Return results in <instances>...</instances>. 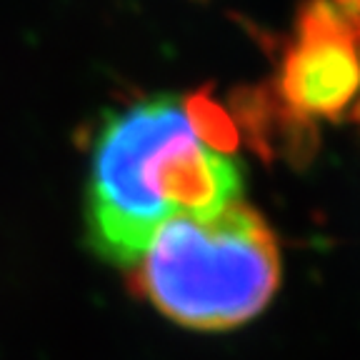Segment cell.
<instances>
[{
	"label": "cell",
	"instance_id": "3",
	"mask_svg": "<svg viewBox=\"0 0 360 360\" xmlns=\"http://www.w3.org/2000/svg\"><path fill=\"white\" fill-rule=\"evenodd\" d=\"M281 96L300 115L335 120L360 98V0H308L281 65Z\"/></svg>",
	"mask_w": 360,
	"mask_h": 360
},
{
	"label": "cell",
	"instance_id": "2",
	"mask_svg": "<svg viewBox=\"0 0 360 360\" xmlns=\"http://www.w3.org/2000/svg\"><path fill=\"white\" fill-rule=\"evenodd\" d=\"M180 112V98L158 96L112 112L103 123L85 191V238L98 258L133 268L158 225L168 220L146 191L143 160Z\"/></svg>",
	"mask_w": 360,
	"mask_h": 360
},
{
	"label": "cell",
	"instance_id": "1",
	"mask_svg": "<svg viewBox=\"0 0 360 360\" xmlns=\"http://www.w3.org/2000/svg\"><path fill=\"white\" fill-rule=\"evenodd\" d=\"M133 268L135 292L193 330L253 321L281 285L276 236L240 200L210 218L170 215Z\"/></svg>",
	"mask_w": 360,
	"mask_h": 360
},
{
	"label": "cell",
	"instance_id": "4",
	"mask_svg": "<svg viewBox=\"0 0 360 360\" xmlns=\"http://www.w3.org/2000/svg\"><path fill=\"white\" fill-rule=\"evenodd\" d=\"M186 103L188 120H191L193 130L208 148L218 153H228L238 148V133L233 128V123L225 118V112L220 110V105H215L210 98L205 96H193Z\"/></svg>",
	"mask_w": 360,
	"mask_h": 360
}]
</instances>
